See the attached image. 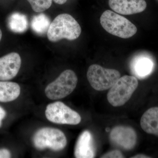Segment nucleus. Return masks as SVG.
<instances>
[{"mask_svg":"<svg viewBox=\"0 0 158 158\" xmlns=\"http://www.w3.org/2000/svg\"><path fill=\"white\" fill-rule=\"evenodd\" d=\"M34 146L39 150L49 148L55 151L64 149L67 144L65 134L61 130L51 127L40 129L33 137Z\"/></svg>","mask_w":158,"mask_h":158,"instance_id":"nucleus-5","label":"nucleus"},{"mask_svg":"<svg viewBox=\"0 0 158 158\" xmlns=\"http://www.w3.org/2000/svg\"><path fill=\"white\" fill-rule=\"evenodd\" d=\"M45 113L49 121L56 124L77 125L81 120L78 113L61 102L48 105Z\"/></svg>","mask_w":158,"mask_h":158,"instance_id":"nucleus-7","label":"nucleus"},{"mask_svg":"<svg viewBox=\"0 0 158 158\" xmlns=\"http://www.w3.org/2000/svg\"><path fill=\"white\" fill-rule=\"evenodd\" d=\"M153 67L152 60L146 57H141L136 59L133 65L135 74L140 78L147 77L151 73Z\"/></svg>","mask_w":158,"mask_h":158,"instance_id":"nucleus-15","label":"nucleus"},{"mask_svg":"<svg viewBox=\"0 0 158 158\" xmlns=\"http://www.w3.org/2000/svg\"><path fill=\"white\" fill-rule=\"evenodd\" d=\"M51 23V20L47 15L43 13L34 16L31 23L33 31L39 35L47 34Z\"/></svg>","mask_w":158,"mask_h":158,"instance_id":"nucleus-16","label":"nucleus"},{"mask_svg":"<svg viewBox=\"0 0 158 158\" xmlns=\"http://www.w3.org/2000/svg\"><path fill=\"white\" fill-rule=\"evenodd\" d=\"M32 9L37 12H42L50 8L52 0H27Z\"/></svg>","mask_w":158,"mask_h":158,"instance_id":"nucleus-17","label":"nucleus"},{"mask_svg":"<svg viewBox=\"0 0 158 158\" xmlns=\"http://www.w3.org/2000/svg\"><path fill=\"white\" fill-rule=\"evenodd\" d=\"M11 153L8 149H0V158H9L11 157Z\"/></svg>","mask_w":158,"mask_h":158,"instance_id":"nucleus-19","label":"nucleus"},{"mask_svg":"<svg viewBox=\"0 0 158 158\" xmlns=\"http://www.w3.org/2000/svg\"><path fill=\"white\" fill-rule=\"evenodd\" d=\"M19 54L11 52L0 58V81H7L17 75L21 65Z\"/></svg>","mask_w":158,"mask_h":158,"instance_id":"nucleus-9","label":"nucleus"},{"mask_svg":"<svg viewBox=\"0 0 158 158\" xmlns=\"http://www.w3.org/2000/svg\"><path fill=\"white\" fill-rule=\"evenodd\" d=\"M138 85V80L133 76L119 78L108 92V102L113 106H123L129 100Z\"/></svg>","mask_w":158,"mask_h":158,"instance_id":"nucleus-3","label":"nucleus"},{"mask_svg":"<svg viewBox=\"0 0 158 158\" xmlns=\"http://www.w3.org/2000/svg\"><path fill=\"white\" fill-rule=\"evenodd\" d=\"M8 25L9 29L12 32L22 34L27 30L28 21L24 14L15 12L8 18Z\"/></svg>","mask_w":158,"mask_h":158,"instance_id":"nucleus-14","label":"nucleus"},{"mask_svg":"<svg viewBox=\"0 0 158 158\" xmlns=\"http://www.w3.org/2000/svg\"><path fill=\"white\" fill-rule=\"evenodd\" d=\"M109 4L113 11L124 15L141 13L147 7L145 0H109Z\"/></svg>","mask_w":158,"mask_h":158,"instance_id":"nucleus-10","label":"nucleus"},{"mask_svg":"<svg viewBox=\"0 0 158 158\" xmlns=\"http://www.w3.org/2000/svg\"><path fill=\"white\" fill-rule=\"evenodd\" d=\"M124 157V156L122 153L121 152L117 150L110 152L101 157V158H123Z\"/></svg>","mask_w":158,"mask_h":158,"instance_id":"nucleus-18","label":"nucleus"},{"mask_svg":"<svg viewBox=\"0 0 158 158\" xmlns=\"http://www.w3.org/2000/svg\"><path fill=\"white\" fill-rule=\"evenodd\" d=\"M101 24L112 35L127 39L137 32L135 26L127 19L110 10L105 11L100 17Z\"/></svg>","mask_w":158,"mask_h":158,"instance_id":"nucleus-2","label":"nucleus"},{"mask_svg":"<svg viewBox=\"0 0 158 158\" xmlns=\"http://www.w3.org/2000/svg\"><path fill=\"white\" fill-rule=\"evenodd\" d=\"M6 116V111L0 106V127L2 126V121Z\"/></svg>","mask_w":158,"mask_h":158,"instance_id":"nucleus-20","label":"nucleus"},{"mask_svg":"<svg viewBox=\"0 0 158 158\" xmlns=\"http://www.w3.org/2000/svg\"><path fill=\"white\" fill-rule=\"evenodd\" d=\"M110 138L113 144L127 150L133 149L137 143L135 131L129 127L119 126L113 128Z\"/></svg>","mask_w":158,"mask_h":158,"instance_id":"nucleus-8","label":"nucleus"},{"mask_svg":"<svg viewBox=\"0 0 158 158\" xmlns=\"http://www.w3.org/2000/svg\"><path fill=\"white\" fill-rule=\"evenodd\" d=\"M19 85L15 82L0 81V102H8L17 99L20 94Z\"/></svg>","mask_w":158,"mask_h":158,"instance_id":"nucleus-13","label":"nucleus"},{"mask_svg":"<svg viewBox=\"0 0 158 158\" xmlns=\"http://www.w3.org/2000/svg\"><path fill=\"white\" fill-rule=\"evenodd\" d=\"M133 158H150V157L148 156H147L144 155L143 154L137 155L134 156L132 157Z\"/></svg>","mask_w":158,"mask_h":158,"instance_id":"nucleus-22","label":"nucleus"},{"mask_svg":"<svg viewBox=\"0 0 158 158\" xmlns=\"http://www.w3.org/2000/svg\"><path fill=\"white\" fill-rule=\"evenodd\" d=\"M53 1L59 5H63L67 2V0H53Z\"/></svg>","mask_w":158,"mask_h":158,"instance_id":"nucleus-21","label":"nucleus"},{"mask_svg":"<svg viewBox=\"0 0 158 158\" xmlns=\"http://www.w3.org/2000/svg\"><path fill=\"white\" fill-rule=\"evenodd\" d=\"M81 33L78 23L70 15L64 13L58 15L51 23L47 34L49 41L56 42L62 39L75 40Z\"/></svg>","mask_w":158,"mask_h":158,"instance_id":"nucleus-1","label":"nucleus"},{"mask_svg":"<svg viewBox=\"0 0 158 158\" xmlns=\"http://www.w3.org/2000/svg\"><path fill=\"white\" fill-rule=\"evenodd\" d=\"M87 78L94 90L103 91L110 89L120 77L118 71L104 68L97 64H93L88 68Z\"/></svg>","mask_w":158,"mask_h":158,"instance_id":"nucleus-6","label":"nucleus"},{"mask_svg":"<svg viewBox=\"0 0 158 158\" xmlns=\"http://www.w3.org/2000/svg\"><path fill=\"white\" fill-rule=\"evenodd\" d=\"M77 82V77L74 72L70 69L65 70L47 86L45 95L53 100L64 98L73 92Z\"/></svg>","mask_w":158,"mask_h":158,"instance_id":"nucleus-4","label":"nucleus"},{"mask_svg":"<svg viewBox=\"0 0 158 158\" xmlns=\"http://www.w3.org/2000/svg\"><path fill=\"white\" fill-rule=\"evenodd\" d=\"M74 155L77 158H92L95 156L93 137L89 131H84L79 136L75 148Z\"/></svg>","mask_w":158,"mask_h":158,"instance_id":"nucleus-11","label":"nucleus"},{"mask_svg":"<svg viewBox=\"0 0 158 158\" xmlns=\"http://www.w3.org/2000/svg\"><path fill=\"white\" fill-rule=\"evenodd\" d=\"M2 31L0 29V41H1V39H2Z\"/></svg>","mask_w":158,"mask_h":158,"instance_id":"nucleus-23","label":"nucleus"},{"mask_svg":"<svg viewBox=\"0 0 158 158\" xmlns=\"http://www.w3.org/2000/svg\"><path fill=\"white\" fill-rule=\"evenodd\" d=\"M143 131L158 137V107H152L142 115L140 121Z\"/></svg>","mask_w":158,"mask_h":158,"instance_id":"nucleus-12","label":"nucleus"}]
</instances>
